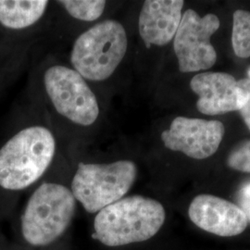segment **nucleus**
I'll use <instances>...</instances> for the list:
<instances>
[{"label": "nucleus", "instance_id": "f257e3e1", "mask_svg": "<svg viewBox=\"0 0 250 250\" xmlns=\"http://www.w3.org/2000/svg\"><path fill=\"white\" fill-rule=\"evenodd\" d=\"M165 219L161 202L143 196L123 197L98 212L93 237L111 248L146 241L159 232Z\"/></svg>", "mask_w": 250, "mask_h": 250}, {"label": "nucleus", "instance_id": "f03ea898", "mask_svg": "<svg viewBox=\"0 0 250 250\" xmlns=\"http://www.w3.org/2000/svg\"><path fill=\"white\" fill-rule=\"evenodd\" d=\"M56 150V139L48 128L22 129L0 148V187L11 191L29 188L48 169Z\"/></svg>", "mask_w": 250, "mask_h": 250}, {"label": "nucleus", "instance_id": "7ed1b4c3", "mask_svg": "<svg viewBox=\"0 0 250 250\" xmlns=\"http://www.w3.org/2000/svg\"><path fill=\"white\" fill-rule=\"evenodd\" d=\"M127 48L124 25L115 20H105L75 40L71 52L72 69L84 80H107L124 61Z\"/></svg>", "mask_w": 250, "mask_h": 250}, {"label": "nucleus", "instance_id": "20e7f679", "mask_svg": "<svg viewBox=\"0 0 250 250\" xmlns=\"http://www.w3.org/2000/svg\"><path fill=\"white\" fill-rule=\"evenodd\" d=\"M76 199L70 188L44 183L33 193L21 216L24 240L35 247H45L59 239L72 223Z\"/></svg>", "mask_w": 250, "mask_h": 250}, {"label": "nucleus", "instance_id": "39448f33", "mask_svg": "<svg viewBox=\"0 0 250 250\" xmlns=\"http://www.w3.org/2000/svg\"><path fill=\"white\" fill-rule=\"evenodd\" d=\"M137 177V166L128 160L107 164L80 162L72 182V194L89 213L125 197Z\"/></svg>", "mask_w": 250, "mask_h": 250}, {"label": "nucleus", "instance_id": "423d86ee", "mask_svg": "<svg viewBox=\"0 0 250 250\" xmlns=\"http://www.w3.org/2000/svg\"><path fill=\"white\" fill-rule=\"evenodd\" d=\"M46 95L62 116L80 126L93 125L100 114L99 101L86 80L72 68L53 65L44 74Z\"/></svg>", "mask_w": 250, "mask_h": 250}, {"label": "nucleus", "instance_id": "0eeeda50", "mask_svg": "<svg viewBox=\"0 0 250 250\" xmlns=\"http://www.w3.org/2000/svg\"><path fill=\"white\" fill-rule=\"evenodd\" d=\"M220 20L212 13L200 17L193 9L182 16L173 38V49L180 72H198L210 69L217 61V53L210 37L220 28Z\"/></svg>", "mask_w": 250, "mask_h": 250}, {"label": "nucleus", "instance_id": "6e6552de", "mask_svg": "<svg viewBox=\"0 0 250 250\" xmlns=\"http://www.w3.org/2000/svg\"><path fill=\"white\" fill-rule=\"evenodd\" d=\"M225 128L219 121L176 117L170 128L163 131L161 140L172 151L182 152L195 160H205L218 150Z\"/></svg>", "mask_w": 250, "mask_h": 250}, {"label": "nucleus", "instance_id": "1a4fd4ad", "mask_svg": "<svg viewBox=\"0 0 250 250\" xmlns=\"http://www.w3.org/2000/svg\"><path fill=\"white\" fill-rule=\"evenodd\" d=\"M190 87L198 96L197 109L206 115L240 110L248 99L235 78L226 72L198 73L190 82Z\"/></svg>", "mask_w": 250, "mask_h": 250}, {"label": "nucleus", "instance_id": "9d476101", "mask_svg": "<svg viewBox=\"0 0 250 250\" xmlns=\"http://www.w3.org/2000/svg\"><path fill=\"white\" fill-rule=\"evenodd\" d=\"M188 216L198 228L223 237L241 234L249 224L239 206L208 194L197 196L192 200Z\"/></svg>", "mask_w": 250, "mask_h": 250}, {"label": "nucleus", "instance_id": "9b49d317", "mask_svg": "<svg viewBox=\"0 0 250 250\" xmlns=\"http://www.w3.org/2000/svg\"><path fill=\"white\" fill-rule=\"evenodd\" d=\"M183 0H147L139 14V35L147 47L167 45L174 38L182 21Z\"/></svg>", "mask_w": 250, "mask_h": 250}, {"label": "nucleus", "instance_id": "f8f14e48", "mask_svg": "<svg viewBox=\"0 0 250 250\" xmlns=\"http://www.w3.org/2000/svg\"><path fill=\"white\" fill-rule=\"evenodd\" d=\"M48 4L46 0H0V23L12 30L32 26L44 16Z\"/></svg>", "mask_w": 250, "mask_h": 250}, {"label": "nucleus", "instance_id": "ddd939ff", "mask_svg": "<svg viewBox=\"0 0 250 250\" xmlns=\"http://www.w3.org/2000/svg\"><path fill=\"white\" fill-rule=\"evenodd\" d=\"M232 48L239 58L250 57V11L238 9L232 17Z\"/></svg>", "mask_w": 250, "mask_h": 250}, {"label": "nucleus", "instance_id": "4468645a", "mask_svg": "<svg viewBox=\"0 0 250 250\" xmlns=\"http://www.w3.org/2000/svg\"><path fill=\"white\" fill-rule=\"evenodd\" d=\"M59 3L72 18L88 22L100 18L107 6L102 0H63Z\"/></svg>", "mask_w": 250, "mask_h": 250}, {"label": "nucleus", "instance_id": "2eb2a0df", "mask_svg": "<svg viewBox=\"0 0 250 250\" xmlns=\"http://www.w3.org/2000/svg\"><path fill=\"white\" fill-rule=\"evenodd\" d=\"M227 164L232 170L250 172V140L232 149L227 158Z\"/></svg>", "mask_w": 250, "mask_h": 250}, {"label": "nucleus", "instance_id": "dca6fc26", "mask_svg": "<svg viewBox=\"0 0 250 250\" xmlns=\"http://www.w3.org/2000/svg\"><path fill=\"white\" fill-rule=\"evenodd\" d=\"M237 83H238V85L246 92V94L248 96L246 104L239 111H240V114H241L245 124L247 125L250 131V78L241 79Z\"/></svg>", "mask_w": 250, "mask_h": 250}, {"label": "nucleus", "instance_id": "f3484780", "mask_svg": "<svg viewBox=\"0 0 250 250\" xmlns=\"http://www.w3.org/2000/svg\"><path fill=\"white\" fill-rule=\"evenodd\" d=\"M237 200L239 203V208L246 214L249 223H250V182L244 185V187L239 190Z\"/></svg>", "mask_w": 250, "mask_h": 250}, {"label": "nucleus", "instance_id": "a211bd4d", "mask_svg": "<svg viewBox=\"0 0 250 250\" xmlns=\"http://www.w3.org/2000/svg\"><path fill=\"white\" fill-rule=\"evenodd\" d=\"M249 72V75H250V69H249V72Z\"/></svg>", "mask_w": 250, "mask_h": 250}]
</instances>
